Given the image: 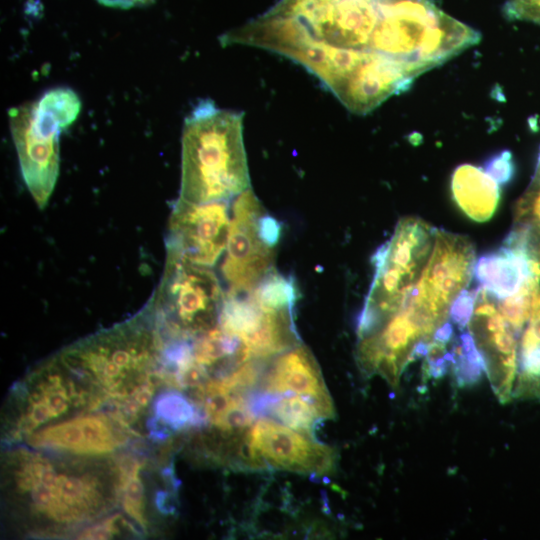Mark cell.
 <instances>
[{
	"label": "cell",
	"mask_w": 540,
	"mask_h": 540,
	"mask_svg": "<svg viewBox=\"0 0 540 540\" xmlns=\"http://www.w3.org/2000/svg\"><path fill=\"white\" fill-rule=\"evenodd\" d=\"M533 178L540 182V151H539L538 160H537L536 169H535Z\"/></svg>",
	"instance_id": "obj_33"
},
{
	"label": "cell",
	"mask_w": 540,
	"mask_h": 540,
	"mask_svg": "<svg viewBox=\"0 0 540 540\" xmlns=\"http://www.w3.org/2000/svg\"><path fill=\"white\" fill-rule=\"evenodd\" d=\"M224 298L210 267L167 251L162 280L149 304L163 337L194 338L218 325Z\"/></svg>",
	"instance_id": "obj_6"
},
{
	"label": "cell",
	"mask_w": 540,
	"mask_h": 540,
	"mask_svg": "<svg viewBox=\"0 0 540 540\" xmlns=\"http://www.w3.org/2000/svg\"><path fill=\"white\" fill-rule=\"evenodd\" d=\"M76 378L56 357L36 369L20 384L15 436H28L41 425L67 413L70 408L96 409L105 401L77 385Z\"/></svg>",
	"instance_id": "obj_9"
},
{
	"label": "cell",
	"mask_w": 540,
	"mask_h": 540,
	"mask_svg": "<svg viewBox=\"0 0 540 540\" xmlns=\"http://www.w3.org/2000/svg\"><path fill=\"white\" fill-rule=\"evenodd\" d=\"M524 242L532 271L540 288V231L528 225L514 224Z\"/></svg>",
	"instance_id": "obj_27"
},
{
	"label": "cell",
	"mask_w": 540,
	"mask_h": 540,
	"mask_svg": "<svg viewBox=\"0 0 540 540\" xmlns=\"http://www.w3.org/2000/svg\"><path fill=\"white\" fill-rule=\"evenodd\" d=\"M122 526L135 532L134 527L121 514H115L105 521L83 530L78 535V539H109L119 534Z\"/></svg>",
	"instance_id": "obj_28"
},
{
	"label": "cell",
	"mask_w": 540,
	"mask_h": 540,
	"mask_svg": "<svg viewBox=\"0 0 540 540\" xmlns=\"http://www.w3.org/2000/svg\"><path fill=\"white\" fill-rule=\"evenodd\" d=\"M425 71L413 64L366 50L363 59L333 91L356 114H367L394 94L406 91Z\"/></svg>",
	"instance_id": "obj_13"
},
{
	"label": "cell",
	"mask_w": 540,
	"mask_h": 540,
	"mask_svg": "<svg viewBox=\"0 0 540 540\" xmlns=\"http://www.w3.org/2000/svg\"><path fill=\"white\" fill-rule=\"evenodd\" d=\"M500 185L507 183L514 172L512 155L503 151L491 158L483 167Z\"/></svg>",
	"instance_id": "obj_30"
},
{
	"label": "cell",
	"mask_w": 540,
	"mask_h": 540,
	"mask_svg": "<svg viewBox=\"0 0 540 540\" xmlns=\"http://www.w3.org/2000/svg\"><path fill=\"white\" fill-rule=\"evenodd\" d=\"M81 101L70 88L56 87L39 99L8 110L9 126L23 180L44 208L59 174L61 131L78 116Z\"/></svg>",
	"instance_id": "obj_5"
},
{
	"label": "cell",
	"mask_w": 540,
	"mask_h": 540,
	"mask_svg": "<svg viewBox=\"0 0 540 540\" xmlns=\"http://www.w3.org/2000/svg\"><path fill=\"white\" fill-rule=\"evenodd\" d=\"M248 188L243 114L200 100L183 124L179 198L192 203L227 201Z\"/></svg>",
	"instance_id": "obj_2"
},
{
	"label": "cell",
	"mask_w": 540,
	"mask_h": 540,
	"mask_svg": "<svg viewBox=\"0 0 540 540\" xmlns=\"http://www.w3.org/2000/svg\"><path fill=\"white\" fill-rule=\"evenodd\" d=\"M473 275L496 299L517 293L534 275L520 233L513 228L499 249L481 256Z\"/></svg>",
	"instance_id": "obj_17"
},
{
	"label": "cell",
	"mask_w": 540,
	"mask_h": 540,
	"mask_svg": "<svg viewBox=\"0 0 540 540\" xmlns=\"http://www.w3.org/2000/svg\"><path fill=\"white\" fill-rule=\"evenodd\" d=\"M100 4L120 9H129L133 7L146 6L155 0H97Z\"/></svg>",
	"instance_id": "obj_31"
},
{
	"label": "cell",
	"mask_w": 540,
	"mask_h": 540,
	"mask_svg": "<svg viewBox=\"0 0 540 540\" xmlns=\"http://www.w3.org/2000/svg\"><path fill=\"white\" fill-rule=\"evenodd\" d=\"M270 411L290 428L305 434L311 433L320 418H325L318 405L305 396L279 398Z\"/></svg>",
	"instance_id": "obj_23"
},
{
	"label": "cell",
	"mask_w": 540,
	"mask_h": 540,
	"mask_svg": "<svg viewBox=\"0 0 540 540\" xmlns=\"http://www.w3.org/2000/svg\"><path fill=\"white\" fill-rule=\"evenodd\" d=\"M449 312L433 303L418 281L401 307L373 333L359 339L356 358L367 375L379 374L396 388L405 367L421 343H429Z\"/></svg>",
	"instance_id": "obj_7"
},
{
	"label": "cell",
	"mask_w": 540,
	"mask_h": 540,
	"mask_svg": "<svg viewBox=\"0 0 540 540\" xmlns=\"http://www.w3.org/2000/svg\"><path fill=\"white\" fill-rule=\"evenodd\" d=\"M469 331L494 393L502 403L510 401L517 376L519 337L498 310L495 297L481 286L475 289Z\"/></svg>",
	"instance_id": "obj_11"
},
{
	"label": "cell",
	"mask_w": 540,
	"mask_h": 540,
	"mask_svg": "<svg viewBox=\"0 0 540 540\" xmlns=\"http://www.w3.org/2000/svg\"><path fill=\"white\" fill-rule=\"evenodd\" d=\"M369 50L432 69L480 41V33L432 0H377Z\"/></svg>",
	"instance_id": "obj_4"
},
{
	"label": "cell",
	"mask_w": 540,
	"mask_h": 540,
	"mask_svg": "<svg viewBox=\"0 0 540 540\" xmlns=\"http://www.w3.org/2000/svg\"><path fill=\"white\" fill-rule=\"evenodd\" d=\"M255 418L250 404L242 395L236 396L229 407L211 424L221 432H239L249 427Z\"/></svg>",
	"instance_id": "obj_24"
},
{
	"label": "cell",
	"mask_w": 540,
	"mask_h": 540,
	"mask_svg": "<svg viewBox=\"0 0 540 540\" xmlns=\"http://www.w3.org/2000/svg\"><path fill=\"white\" fill-rule=\"evenodd\" d=\"M513 398L540 400V339L525 326L519 341Z\"/></svg>",
	"instance_id": "obj_20"
},
{
	"label": "cell",
	"mask_w": 540,
	"mask_h": 540,
	"mask_svg": "<svg viewBox=\"0 0 540 540\" xmlns=\"http://www.w3.org/2000/svg\"><path fill=\"white\" fill-rule=\"evenodd\" d=\"M514 224L528 225L540 231V182L534 178L515 204Z\"/></svg>",
	"instance_id": "obj_25"
},
{
	"label": "cell",
	"mask_w": 540,
	"mask_h": 540,
	"mask_svg": "<svg viewBox=\"0 0 540 540\" xmlns=\"http://www.w3.org/2000/svg\"><path fill=\"white\" fill-rule=\"evenodd\" d=\"M299 20L318 40L345 49L369 50L378 20L377 0H324Z\"/></svg>",
	"instance_id": "obj_15"
},
{
	"label": "cell",
	"mask_w": 540,
	"mask_h": 540,
	"mask_svg": "<svg viewBox=\"0 0 540 540\" xmlns=\"http://www.w3.org/2000/svg\"><path fill=\"white\" fill-rule=\"evenodd\" d=\"M280 236V223L251 188L236 196L221 267L230 289H250L274 268Z\"/></svg>",
	"instance_id": "obj_8"
},
{
	"label": "cell",
	"mask_w": 540,
	"mask_h": 540,
	"mask_svg": "<svg viewBox=\"0 0 540 540\" xmlns=\"http://www.w3.org/2000/svg\"><path fill=\"white\" fill-rule=\"evenodd\" d=\"M153 408L154 417L148 420L150 429L156 424H162L172 430H180L207 421L205 413L179 392L169 391L160 394Z\"/></svg>",
	"instance_id": "obj_21"
},
{
	"label": "cell",
	"mask_w": 540,
	"mask_h": 540,
	"mask_svg": "<svg viewBox=\"0 0 540 540\" xmlns=\"http://www.w3.org/2000/svg\"><path fill=\"white\" fill-rule=\"evenodd\" d=\"M434 235L429 260L418 282L431 301L450 310L474 274L475 249L462 235L441 229H435Z\"/></svg>",
	"instance_id": "obj_14"
},
{
	"label": "cell",
	"mask_w": 540,
	"mask_h": 540,
	"mask_svg": "<svg viewBox=\"0 0 540 540\" xmlns=\"http://www.w3.org/2000/svg\"><path fill=\"white\" fill-rule=\"evenodd\" d=\"M10 464L13 492L37 519L56 526L91 521L120 497L118 469L108 476L96 466L57 463L24 449L12 454Z\"/></svg>",
	"instance_id": "obj_3"
},
{
	"label": "cell",
	"mask_w": 540,
	"mask_h": 540,
	"mask_svg": "<svg viewBox=\"0 0 540 540\" xmlns=\"http://www.w3.org/2000/svg\"><path fill=\"white\" fill-rule=\"evenodd\" d=\"M475 305V290H463L450 306L449 316L458 328H465L473 315Z\"/></svg>",
	"instance_id": "obj_29"
},
{
	"label": "cell",
	"mask_w": 540,
	"mask_h": 540,
	"mask_svg": "<svg viewBox=\"0 0 540 540\" xmlns=\"http://www.w3.org/2000/svg\"><path fill=\"white\" fill-rule=\"evenodd\" d=\"M125 430L129 429L110 415H83L35 430L25 438L35 448L62 450L79 456H101L125 444Z\"/></svg>",
	"instance_id": "obj_16"
},
{
	"label": "cell",
	"mask_w": 540,
	"mask_h": 540,
	"mask_svg": "<svg viewBox=\"0 0 540 540\" xmlns=\"http://www.w3.org/2000/svg\"><path fill=\"white\" fill-rule=\"evenodd\" d=\"M503 12L510 20L527 21L540 25V0H506Z\"/></svg>",
	"instance_id": "obj_26"
},
{
	"label": "cell",
	"mask_w": 540,
	"mask_h": 540,
	"mask_svg": "<svg viewBox=\"0 0 540 540\" xmlns=\"http://www.w3.org/2000/svg\"><path fill=\"white\" fill-rule=\"evenodd\" d=\"M119 494L124 511L143 529H147L145 491L140 478V463L131 458L117 463Z\"/></svg>",
	"instance_id": "obj_22"
},
{
	"label": "cell",
	"mask_w": 540,
	"mask_h": 540,
	"mask_svg": "<svg viewBox=\"0 0 540 540\" xmlns=\"http://www.w3.org/2000/svg\"><path fill=\"white\" fill-rule=\"evenodd\" d=\"M453 335V326L450 322H445L441 327H439L434 335L433 340L439 341L442 343L449 342V340L452 338Z\"/></svg>",
	"instance_id": "obj_32"
},
{
	"label": "cell",
	"mask_w": 540,
	"mask_h": 540,
	"mask_svg": "<svg viewBox=\"0 0 540 540\" xmlns=\"http://www.w3.org/2000/svg\"><path fill=\"white\" fill-rule=\"evenodd\" d=\"M163 339L152 308L108 330L83 339L59 353L62 365L92 392L112 401V413L130 426L141 414L135 396L164 382Z\"/></svg>",
	"instance_id": "obj_1"
},
{
	"label": "cell",
	"mask_w": 540,
	"mask_h": 540,
	"mask_svg": "<svg viewBox=\"0 0 540 540\" xmlns=\"http://www.w3.org/2000/svg\"><path fill=\"white\" fill-rule=\"evenodd\" d=\"M230 221L227 201L192 203L179 198L171 212L166 249L212 267L226 249Z\"/></svg>",
	"instance_id": "obj_10"
},
{
	"label": "cell",
	"mask_w": 540,
	"mask_h": 540,
	"mask_svg": "<svg viewBox=\"0 0 540 540\" xmlns=\"http://www.w3.org/2000/svg\"><path fill=\"white\" fill-rule=\"evenodd\" d=\"M271 393L295 392L312 399L325 418L334 415L317 362L307 347L296 345L283 352L274 362L265 381Z\"/></svg>",
	"instance_id": "obj_18"
},
{
	"label": "cell",
	"mask_w": 540,
	"mask_h": 540,
	"mask_svg": "<svg viewBox=\"0 0 540 540\" xmlns=\"http://www.w3.org/2000/svg\"><path fill=\"white\" fill-rule=\"evenodd\" d=\"M252 456L259 462L299 473L333 472V449L272 420L257 421L246 436Z\"/></svg>",
	"instance_id": "obj_12"
},
{
	"label": "cell",
	"mask_w": 540,
	"mask_h": 540,
	"mask_svg": "<svg viewBox=\"0 0 540 540\" xmlns=\"http://www.w3.org/2000/svg\"><path fill=\"white\" fill-rule=\"evenodd\" d=\"M451 192L461 211L477 222L490 219L500 200V184L484 168L472 164L454 170Z\"/></svg>",
	"instance_id": "obj_19"
},
{
	"label": "cell",
	"mask_w": 540,
	"mask_h": 540,
	"mask_svg": "<svg viewBox=\"0 0 540 540\" xmlns=\"http://www.w3.org/2000/svg\"><path fill=\"white\" fill-rule=\"evenodd\" d=\"M305 1H321V0H305Z\"/></svg>",
	"instance_id": "obj_34"
}]
</instances>
